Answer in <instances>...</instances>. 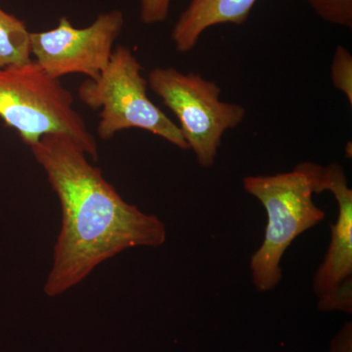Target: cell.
Listing matches in <instances>:
<instances>
[{
  "instance_id": "4fadbf2b",
  "label": "cell",
  "mask_w": 352,
  "mask_h": 352,
  "mask_svg": "<svg viewBox=\"0 0 352 352\" xmlns=\"http://www.w3.org/2000/svg\"><path fill=\"white\" fill-rule=\"evenodd\" d=\"M328 352H352V322L347 321L331 340Z\"/></svg>"
},
{
  "instance_id": "30bf717a",
  "label": "cell",
  "mask_w": 352,
  "mask_h": 352,
  "mask_svg": "<svg viewBox=\"0 0 352 352\" xmlns=\"http://www.w3.org/2000/svg\"><path fill=\"white\" fill-rule=\"evenodd\" d=\"M329 24L352 28V0H303Z\"/></svg>"
},
{
  "instance_id": "277c9868",
  "label": "cell",
  "mask_w": 352,
  "mask_h": 352,
  "mask_svg": "<svg viewBox=\"0 0 352 352\" xmlns=\"http://www.w3.org/2000/svg\"><path fill=\"white\" fill-rule=\"evenodd\" d=\"M141 64L129 47L119 45L103 72L85 80L78 97L92 110H100L97 134L110 140L118 132L138 129L164 139L182 150H189L179 127L148 96L147 80Z\"/></svg>"
},
{
  "instance_id": "6da1fadb",
  "label": "cell",
  "mask_w": 352,
  "mask_h": 352,
  "mask_svg": "<svg viewBox=\"0 0 352 352\" xmlns=\"http://www.w3.org/2000/svg\"><path fill=\"white\" fill-rule=\"evenodd\" d=\"M30 149L61 206V229L43 286L46 296L63 295L126 250L166 242L164 222L124 201L75 140L48 134Z\"/></svg>"
},
{
  "instance_id": "8992f818",
  "label": "cell",
  "mask_w": 352,
  "mask_h": 352,
  "mask_svg": "<svg viewBox=\"0 0 352 352\" xmlns=\"http://www.w3.org/2000/svg\"><path fill=\"white\" fill-rule=\"evenodd\" d=\"M124 25L120 10L99 14L85 28L74 27L68 18L62 17L54 29L32 32V59L56 80L72 74L95 80L107 67Z\"/></svg>"
},
{
  "instance_id": "7c38bea8",
  "label": "cell",
  "mask_w": 352,
  "mask_h": 352,
  "mask_svg": "<svg viewBox=\"0 0 352 352\" xmlns=\"http://www.w3.org/2000/svg\"><path fill=\"white\" fill-rule=\"evenodd\" d=\"M140 19L145 25L163 23L170 15L171 0H139Z\"/></svg>"
},
{
  "instance_id": "5b68a950",
  "label": "cell",
  "mask_w": 352,
  "mask_h": 352,
  "mask_svg": "<svg viewBox=\"0 0 352 352\" xmlns=\"http://www.w3.org/2000/svg\"><path fill=\"white\" fill-rule=\"evenodd\" d=\"M148 85L177 118L178 127L201 168L214 166L222 138L242 124L247 110L220 99L221 88L200 74L157 67L148 74Z\"/></svg>"
},
{
  "instance_id": "9c48e42d",
  "label": "cell",
  "mask_w": 352,
  "mask_h": 352,
  "mask_svg": "<svg viewBox=\"0 0 352 352\" xmlns=\"http://www.w3.org/2000/svg\"><path fill=\"white\" fill-rule=\"evenodd\" d=\"M32 32L22 20L0 7V68L32 62Z\"/></svg>"
},
{
  "instance_id": "3957f363",
  "label": "cell",
  "mask_w": 352,
  "mask_h": 352,
  "mask_svg": "<svg viewBox=\"0 0 352 352\" xmlns=\"http://www.w3.org/2000/svg\"><path fill=\"white\" fill-rule=\"evenodd\" d=\"M0 119L30 148L48 134H63L75 140L90 160H98V145L74 107L73 94L34 60L0 68Z\"/></svg>"
},
{
  "instance_id": "7a4b0ae2",
  "label": "cell",
  "mask_w": 352,
  "mask_h": 352,
  "mask_svg": "<svg viewBox=\"0 0 352 352\" xmlns=\"http://www.w3.org/2000/svg\"><path fill=\"white\" fill-rule=\"evenodd\" d=\"M323 166L303 162L288 173L251 175L243 187L265 208L263 244L252 256V281L259 293L273 291L282 280L281 261L292 243L323 221L326 212L314 201L322 193Z\"/></svg>"
},
{
  "instance_id": "52a82bcc",
  "label": "cell",
  "mask_w": 352,
  "mask_h": 352,
  "mask_svg": "<svg viewBox=\"0 0 352 352\" xmlns=\"http://www.w3.org/2000/svg\"><path fill=\"white\" fill-rule=\"evenodd\" d=\"M322 193L329 191L338 203L337 220L331 226V240L314 279L318 303L325 302L352 283V190L344 168L338 163L323 166Z\"/></svg>"
},
{
  "instance_id": "ba28073f",
  "label": "cell",
  "mask_w": 352,
  "mask_h": 352,
  "mask_svg": "<svg viewBox=\"0 0 352 352\" xmlns=\"http://www.w3.org/2000/svg\"><path fill=\"white\" fill-rule=\"evenodd\" d=\"M256 0H191L171 31L178 52L193 50L204 32L214 25H242Z\"/></svg>"
},
{
  "instance_id": "8fae6325",
  "label": "cell",
  "mask_w": 352,
  "mask_h": 352,
  "mask_svg": "<svg viewBox=\"0 0 352 352\" xmlns=\"http://www.w3.org/2000/svg\"><path fill=\"white\" fill-rule=\"evenodd\" d=\"M331 80L333 87L344 94L352 105V55L344 46L336 48L331 65Z\"/></svg>"
}]
</instances>
